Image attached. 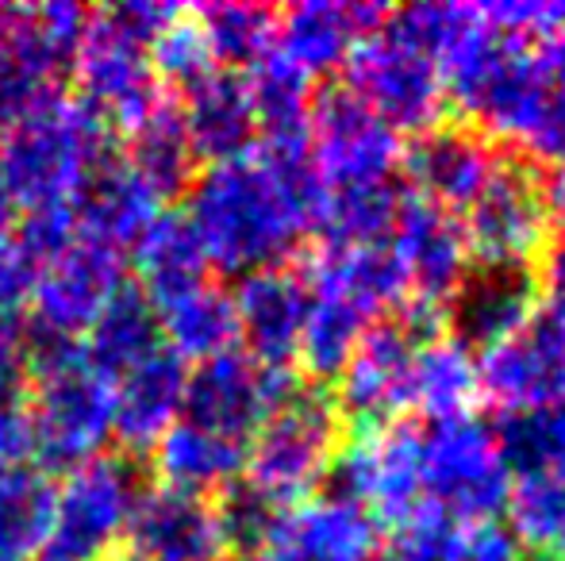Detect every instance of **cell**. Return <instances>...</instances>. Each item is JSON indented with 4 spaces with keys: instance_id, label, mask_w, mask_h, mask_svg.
Segmentation results:
<instances>
[{
    "instance_id": "1",
    "label": "cell",
    "mask_w": 565,
    "mask_h": 561,
    "mask_svg": "<svg viewBox=\"0 0 565 561\" xmlns=\"http://www.w3.org/2000/svg\"><path fill=\"white\" fill-rule=\"evenodd\" d=\"M185 196L209 270L224 278L289 266L323 208L308 142H258L250 154L204 165Z\"/></svg>"
},
{
    "instance_id": "32",
    "label": "cell",
    "mask_w": 565,
    "mask_h": 561,
    "mask_svg": "<svg viewBox=\"0 0 565 561\" xmlns=\"http://www.w3.org/2000/svg\"><path fill=\"white\" fill-rule=\"evenodd\" d=\"M246 97H250L258 142H308V116H312V77L292 66L281 51H269L246 69Z\"/></svg>"
},
{
    "instance_id": "25",
    "label": "cell",
    "mask_w": 565,
    "mask_h": 561,
    "mask_svg": "<svg viewBox=\"0 0 565 561\" xmlns=\"http://www.w3.org/2000/svg\"><path fill=\"white\" fill-rule=\"evenodd\" d=\"M274 542L297 550L305 561H373L381 547V524L362 504L323 493L281 511Z\"/></svg>"
},
{
    "instance_id": "19",
    "label": "cell",
    "mask_w": 565,
    "mask_h": 561,
    "mask_svg": "<svg viewBox=\"0 0 565 561\" xmlns=\"http://www.w3.org/2000/svg\"><path fill=\"white\" fill-rule=\"evenodd\" d=\"M231 296L238 312V338L250 346L246 354L262 366H292L308 315L305 273L289 266L246 273Z\"/></svg>"
},
{
    "instance_id": "52",
    "label": "cell",
    "mask_w": 565,
    "mask_h": 561,
    "mask_svg": "<svg viewBox=\"0 0 565 561\" xmlns=\"http://www.w3.org/2000/svg\"><path fill=\"white\" fill-rule=\"evenodd\" d=\"M15 227V204L4 196V188H0V239H8Z\"/></svg>"
},
{
    "instance_id": "17",
    "label": "cell",
    "mask_w": 565,
    "mask_h": 561,
    "mask_svg": "<svg viewBox=\"0 0 565 561\" xmlns=\"http://www.w3.org/2000/svg\"><path fill=\"white\" fill-rule=\"evenodd\" d=\"M127 542L139 561H220L227 558L224 524L212 496L150 485L127 519Z\"/></svg>"
},
{
    "instance_id": "13",
    "label": "cell",
    "mask_w": 565,
    "mask_h": 561,
    "mask_svg": "<svg viewBox=\"0 0 565 561\" xmlns=\"http://www.w3.org/2000/svg\"><path fill=\"white\" fill-rule=\"evenodd\" d=\"M70 74L77 85L74 97L124 136L166 100V85L150 66L147 46L124 35L105 12L89 15V31L70 62Z\"/></svg>"
},
{
    "instance_id": "48",
    "label": "cell",
    "mask_w": 565,
    "mask_h": 561,
    "mask_svg": "<svg viewBox=\"0 0 565 561\" xmlns=\"http://www.w3.org/2000/svg\"><path fill=\"white\" fill-rule=\"evenodd\" d=\"M20 116L15 100V66H12V4H0V128Z\"/></svg>"
},
{
    "instance_id": "11",
    "label": "cell",
    "mask_w": 565,
    "mask_h": 561,
    "mask_svg": "<svg viewBox=\"0 0 565 561\" xmlns=\"http://www.w3.org/2000/svg\"><path fill=\"white\" fill-rule=\"evenodd\" d=\"M308 158L323 193L388 185L404 162V142L342 85L316 93L308 116Z\"/></svg>"
},
{
    "instance_id": "42",
    "label": "cell",
    "mask_w": 565,
    "mask_h": 561,
    "mask_svg": "<svg viewBox=\"0 0 565 561\" xmlns=\"http://www.w3.org/2000/svg\"><path fill=\"white\" fill-rule=\"evenodd\" d=\"M12 239L20 242L23 255L35 262V270H43L46 262H54V258L77 239L74 204H51V208L23 212L12 227Z\"/></svg>"
},
{
    "instance_id": "7",
    "label": "cell",
    "mask_w": 565,
    "mask_h": 561,
    "mask_svg": "<svg viewBox=\"0 0 565 561\" xmlns=\"http://www.w3.org/2000/svg\"><path fill=\"white\" fill-rule=\"evenodd\" d=\"M473 266H531L551 242V188L531 158L500 154L497 173L458 219Z\"/></svg>"
},
{
    "instance_id": "28",
    "label": "cell",
    "mask_w": 565,
    "mask_h": 561,
    "mask_svg": "<svg viewBox=\"0 0 565 561\" xmlns=\"http://www.w3.org/2000/svg\"><path fill=\"white\" fill-rule=\"evenodd\" d=\"M162 346L158 308L139 284H124L82 335V354L100 377L116 381Z\"/></svg>"
},
{
    "instance_id": "29",
    "label": "cell",
    "mask_w": 565,
    "mask_h": 561,
    "mask_svg": "<svg viewBox=\"0 0 565 561\" xmlns=\"http://www.w3.org/2000/svg\"><path fill=\"white\" fill-rule=\"evenodd\" d=\"M131 262L139 273V289L150 296V304L181 296L209 281V258L189 227L185 212H158V219L139 235L131 247Z\"/></svg>"
},
{
    "instance_id": "18",
    "label": "cell",
    "mask_w": 565,
    "mask_h": 561,
    "mask_svg": "<svg viewBox=\"0 0 565 561\" xmlns=\"http://www.w3.org/2000/svg\"><path fill=\"white\" fill-rule=\"evenodd\" d=\"M500 154L489 136H481L469 123H439V128L416 136L404 150V170H408L412 185L419 196L439 204L443 212H466L477 201L489 177L497 173Z\"/></svg>"
},
{
    "instance_id": "56",
    "label": "cell",
    "mask_w": 565,
    "mask_h": 561,
    "mask_svg": "<svg viewBox=\"0 0 565 561\" xmlns=\"http://www.w3.org/2000/svg\"><path fill=\"white\" fill-rule=\"evenodd\" d=\"M220 561H254V558H243V554H227V558H220Z\"/></svg>"
},
{
    "instance_id": "9",
    "label": "cell",
    "mask_w": 565,
    "mask_h": 561,
    "mask_svg": "<svg viewBox=\"0 0 565 561\" xmlns=\"http://www.w3.org/2000/svg\"><path fill=\"white\" fill-rule=\"evenodd\" d=\"M512 493L492 427L469 420L435 423L424 434V504L450 524H489Z\"/></svg>"
},
{
    "instance_id": "43",
    "label": "cell",
    "mask_w": 565,
    "mask_h": 561,
    "mask_svg": "<svg viewBox=\"0 0 565 561\" xmlns=\"http://www.w3.org/2000/svg\"><path fill=\"white\" fill-rule=\"evenodd\" d=\"M454 561H523L520 542L500 524H466L458 527L454 542Z\"/></svg>"
},
{
    "instance_id": "45",
    "label": "cell",
    "mask_w": 565,
    "mask_h": 561,
    "mask_svg": "<svg viewBox=\"0 0 565 561\" xmlns=\"http://www.w3.org/2000/svg\"><path fill=\"white\" fill-rule=\"evenodd\" d=\"M35 273V262L23 255L12 235L0 239V312H15L20 304H28Z\"/></svg>"
},
{
    "instance_id": "12",
    "label": "cell",
    "mask_w": 565,
    "mask_h": 561,
    "mask_svg": "<svg viewBox=\"0 0 565 561\" xmlns=\"http://www.w3.org/2000/svg\"><path fill=\"white\" fill-rule=\"evenodd\" d=\"M300 389L305 385L292 366H262L246 350H227L189 369L181 420L250 446L258 427Z\"/></svg>"
},
{
    "instance_id": "14",
    "label": "cell",
    "mask_w": 565,
    "mask_h": 561,
    "mask_svg": "<svg viewBox=\"0 0 565 561\" xmlns=\"http://www.w3.org/2000/svg\"><path fill=\"white\" fill-rule=\"evenodd\" d=\"M424 338L396 315L377 320L354 346L350 362L342 366L335 408L342 423L354 427V434L381 431L396 423L412 408V366Z\"/></svg>"
},
{
    "instance_id": "21",
    "label": "cell",
    "mask_w": 565,
    "mask_h": 561,
    "mask_svg": "<svg viewBox=\"0 0 565 561\" xmlns=\"http://www.w3.org/2000/svg\"><path fill=\"white\" fill-rule=\"evenodd\" d=\"M539 300V270L531 266H469L461 289L450 300L454 338L469 350L500 343L531 315Z\"/></svg>"
},
{
    "instance_id": "36",
    "label": "cell",
    "mask_w": 565,
    "mask_h": 561,
    "mask_svg": "<svg viewBox=\"0 0 565 561\" xmlns=\"http://www.w3.org/2000/svg\"><path fill=\"white\" fill-rule=\"evenodd\" d=\"M204 39L212 46V58L220 69H250L258 58H266L277 46V8L269 4H243V0H224V4L196 8Z\"/></svg>"
},
{
    "instance_id": "50",
    "label": "cell",
    "mask_w": 565,
    "mask_h": 561,
    "mask_svg": "<svg viewBox=\"0 0 565 561\" xmlns=\"http://www.w3.org/2000/svg\"><path fill=\"white\" fill-rule=\"evenodd\" d=\"M546 554H565V477H558V485H554V527Z\"/></svg>"
},
{
    "instance_id": "16",
    "label": "cell",
    "mask_w": 565,
    "mask_h": 561,
    "mask_svg": "<svg viewBox=\"0 0 565 561\" xmlns=\"http://www.w3.org/2000/svg\"><path fill=\"white\" fill-rule=\"evenodd\" d=\"M127 284L124 255L100 247L89 239H74L54 262H46L31 284V320L28 327L46 335L74 338L89 331V323L100 315V308Z\"/></svg>"
},
{
    "instance_id": "35",
    "label": "cell",
    "mask_w": 565,
    "mask_h": 561,
    "mask_svg": "<svg viewBox=\"0 0 565 561\" xmlns=\"http://www.w3.org/2000/svg\"><path fill=\"white\" fill-rule=\"evenodd\" d=\"M54 516V485L31 465L0 470V561H31Z\"/></svg>"
},
{
    "instance_id": "33",
    "label": "cell",
    "mask_w": 565,
    "mask_h": 561,
    "mask_svg": "<svg viewBox=\"0 0 565 561\" xmlns=\"http://www.w3.org/2000/svg\"><path fill=\"white\" fill-rule=\"evenodd\" d=\"M370 327L373 320L362 308L350 304V300L335 296V292L308 289V315L297 346V358L305 366V374L312 381H335Z\"/></svg>"
},
{
    "instance_id": "31",
    "label": "cell",
    "mask_w": 565,
    "mask_h": 561,
    "mask_svg": "<svg viewBox=\"0 0 565 561\" xmlns=\"http://www.w3.org/2000/svg\"><path fill=\"white\" fill-rule=\"evenodd\" d=\"M124 162L154 188L158 196H181L189 193L193 177L201 173V162L193 154V142L185 136L178 100L166 97L147 120H139L127 131Z\"/></svg>"
},
{
    "instance_id": "44",
    "label": "cell",
    "mask_w": 565,
    "mask_h": 561,
    "mask_svg": "<svg viewBox=\"0 0 565 561\" xmlns=\"http://www.w3.org/2000/svg\"><path fill=\"white\" fill-rule=\"evenodd\" d=\"M185 8L178 4H162V0H127V4H116V8H105V15L116 23L124 35H131L135 43L150 46L154 43L158 31L170 28Z\"/></svg>"
},
{
    "instance_id": "8",
    "label": "cell",
    "mask_w": 565,
    "mask_h": 561,
    "mask_svg": "<svg viewBox=\"0 0 565 561\" xmlns=\"http://www.w3.org/2000/svg\"><path fill=\"white\" fill-rule=\"evenodd\" d=\"M342 89L354 93L370 112H377L388 128L424 131L439 128L447 112V89H443L439 66L431 54L404 43L388 28L365 35L342 62Z\"/></svg>"
},
{
    "instance_id": "54",
    "label": "cell",
    "mask_w": 565,
    "mask_h": 561,
    "mask_svg": "<svg viewBox=\"0 0 565 561\" xmlns=\"http://www.w3.org/2000/svg\"><path fill=\"white\" fill-rule=\"evenodd\" d=\"M100 561H139V558H135L131 550H113V554H108V558H100Z\"/></svg>"
},
{
    "instance_id": "22",
    "label": "cell",
    "mask_w": 565,
    "mask_h": 561,
    "mask_svg": "<svg viewBox=\"0 0 565 561\" xmlns=\"http://www.w3.org/2000/svg\"><path fill=\"white\" fill-rule=\"evenodd\" d=\"M162 212V196L124 162V158H108L77 193L74 201V219H77V239L100 242V247L131 250L139 242V235Z\"/></svg>"
},
{
    "instance_id": "2",
    "label": "cell",
    "mask_w": 565,
    "mask_h": 561,
    "mask_svg": "<svg viewBox=\"0 0 565 561\" xmlns=\"http://www.w3.org/2000/svg\"><path fill=\"white\" fill-rule=\"evenodd\" d=\"M113 158V128L77 97L58 93L0 128V188L15 208L74 204Z\"/></svg>"
},
{
    "instance_id": "30",
    "label": "cell",
    "mask_w": 565,
    "mask_h": 561,
    "mask_svg": "<svg viewBox=\"0 0 565 561\" xmlns=\"http://www.w3.org/2000/svg\"><path fill=\"white\" fill-rule=\"evenodd\" d=\"M477 400H481V381H477L473 350L443 331L427 338L412 366V408L431 423H454L469 420Z\"/></svg>"
},
{
    "instance_id": "24",
    "label": "cell",
    "mask_w": 565,
    "mask_h": 561,
    "mask_svg": "<svg viewBox=\"0 0 565 561\" xmlns=\"http://www.w3.org/2000/svg\"><path fill=\"white\" fill-rule=\"evenodd\" d=\"M189 366L158 346L150 358L116 377V439L127 450H150L185 412Z\"/></svg>"
},
{
    "instance_id": "39",
    "label": "cell",
    "mask_w": 565,
    "mask_h": 561,
    "mask_svg": "<svg viewBox=\"0 0 565 561\" xmlns=\"http://www.w3.org/2000/svg\"><path fill=\"white\" fill-rule=\"evenodd\" d=\"M216 511H220V524H224L227 550H243V558L250 550L262 554L274 542L277 524H281V508H274L266 496L254 493L246 481H235V485H227L220 493Z\"/></svg>"
},
{
    "instance_id": "26",
    "label": "cell",
    "mask_w": 565,
    "mask_h": 561,
    "mask_svg": "<svg viewBox=\"0 0 565 561\" xmlns=\"http://www.w3.org/2000/svg\"><path fill=\"white\" fill-rule=\"evenodd\" d=\"M154 454L158 485L181 488V493L212 496L224 493L227 485L243 481L246 470V442L224 439L201 423L178 420L162 439L150 446Z\"/></svg>"
},
{
    "instance_id": "20",
    "label": "cell",
    "mask_w": 565,
    "mask_h": 561,
    "mask_svg": "<svg viewBox=\"0 0 565 561\" xmlns=\"http://www.w3.org/2000/svg\"><path fill=\"white\" fill-rule=\"evenodd\" d=\"M393 8L385 4H331L305 0L277 12V51L308 77L331 74L365 35L385 28Z\"/></svg>"
},
{
    "instance_id": "5",
    "label": "cell",
    "mask_w": 565,
    "mask_h": 561,
    "mask_svg": "<svg viewBox=\"0 0 565 561\" xmlns=\"http://www.w3.org/2000/svg\"><path fill=\"white\" fill-rule=\"evenodd\" d=\"M35 397L28 404L31 457L46 473L93 462L116 439V385L85 362V354L58 362L31 377Z\"/></svg>"
},
{
    "instance_id": "46",
    "label": "cell",
    "mask_w": 565,
    "mask_h": 561,
    "mask_svg": "<svg viewBox=\"0 0 565 561\" xmlns=\"http://www.w3.org/2000/svg\"><path fill=\"white\" fill-rule=\"evenodd\" d=\"M31 457V420L20 397L0 400V470L28 465Z\"/></svg>"
},
{
    "instance_id": "37",
    "label": "cell",
    "mask_w": 565,
    "mask_h": 561,
    "mask_svg": "<svg viewBox=\"0 0 565 561\" xmlns=\"http://www.w3.org/2000/svg\"><path fill=\"white\" fill-rule=\"evenodd\" d=\"M401 201L404 196L396 193L393 181L365 188H335V193H323L316 231L323 235V247H377L393 231Z\"/></svg>"
},
{
    "instance_id": "34",
    "label": "cell",
    "mask_w": 565,
    "mask_h": 561,
    "mask_svg": "<svg viewBox=\"0 0 565 561\" xmlns=\"http://www.w3.org/2000/svg\"><path fill=\"white\" fill-rule=\"evenodd\" d=\"M492 434L512 481L565 477V408L504 412Z\"/></svg>"
},
{
    "instance_id": "51",
    "label": "cell",
    "mask_w": 565,
    "mask_h": 561,
    "mask_svg": "<svg viewBox=\"0 0 565 561\" xmlns=\"http://www.w3.org/2000/svg\"><path fill=\"white\" fill-rule=\"evenodd\" d=\"M551 216L562 224V231H565V170H562V177H558V185L551 188Z\"/></svg>"
},
{
    "instance_id": "4",
    "label": "cell",
    "mask_w": 565,
    "mask_h": 561,
    "mask_svg": "<svg viewBox=\"0 0 565 561\" xmlns=\"http://www.w3.org/2000/svg\"><path fill=\"white\" fill-rule=\"evenodd\" d=\"M342 442H347V423L335 400L320 389H300L250 439L243 481L274 508L289 511L312 500L316 488L328 481Z\"/></svg>"
},
{
    "instance_id": "49",
    "label": "cell",
    "mask_w": 565,
    "mask_h": 561,
    "mask_svg": "<svg viewBox=\"0 0 565 561\" xmlns=\"http://www.w3.org/2000/svg\"><path fill=\"white\" fill-rule=\"evenodd\" d=\"M535 62H539V74H543L546 89H551V97L565 100V28L539 43Z\"/></svg>"
},
{
    "instance_id": "27",
    "label": "cell",
    "mask_w": 565,
    "mask_h": 561,
    "mask_svg": "<svg viewBox=\"0 0 565 561\" xmlns=\"http://www.w3.org/2000/svg\"><path fill=\"white\" fill-rule=\"evenodd\" d=\"M158 331L170 354L181 362H209L227 350H238V312L231 289L204 281L181 296L158 304Z\"/></svg>"
},
{
    "instance_id": "3",
    "label": "cell",
    "mask_w": 565,
    "mask_h": 561,
    "mask_svg": "<svg viewBox=\"0 0 565 561\" xmlns=\"http://www.w3.org/2000/svg\"><path fill=\"white\" fill-rule=\"evenodd\" d=\"M481 397L504 412L565 408V247L551 250L539 273V300L531 315L484 346L477 358Z\"/></svg>"
},
{
    "instance_id": "47",
    "label": "cell",
    "mask_w": 565,
    "mask_h": 561,
    "mask_svg": "<svg viewBox=\"0 0 565 561\" xmlns=\"http://www.w3.org/2000/svg\"><path fill=\"white\" fill-rule=\"evenodd\" d=\"M23 377V320L15 312H0V400L20 397Z\"/></svg>"
},
{
    "instance_id": "15",
    "label": "cell",
    "mask_w": 565,
    "mask_h": 561,
    "mask_svg": "<svg viewBox=\"0 0 565 561\" xmlns=\"http://www.w3.org/2000/svg\"><path fill=\"white\" fill-rule=\"evenodd\" d=\"M388 250H393L404 289H408L404 304H416L443 320L450 312L454 292L461 289L469 266H473L458 216L443 212L424 196H404Z\"/></svg>"
},
{
    "instance_id": "53",
    "label": "cell",
    "mask_w": 565,
    "mask_h": 561,
    "mask_svg": "<svg viewBox=\"0 0 565 561\" xmlns=\"http://www.w3.org/2000/svg\"><path fill=\"white\" fill-rule=\"evenodd\" d=\"M254 561H305V558H300V554H297V550L281 547V542H269V547H266V550H262V554H258V558H254Z\"/></svg>"
},
{
    "instance_id": "10",
    "label": "cell",
    "mask_w": 565,
    "mask_h": 561,
    "mask_svg": "<svg viewBox=\"0 0 565 561\" xmlns=\"http://www.w3.org/2000/svg\"><path fill=\"white\" fill-rule=\"evenodd\" d=\"M328 485L331 496L362 504L381 527H401L424 504V431L396 420L354 434L339 446Z\"/></svg>"
},
{
    "instance_id": "55",
    "label": "cell",
    "mask_w": 565,
    "mask_h": 561,
    "mask_svg": "<svg viewBox=\"0 0 565 561\" xmlns=\"http://www.w3.org/2000/svg\"><path fill=\"white\" fill-rule=\"evenodd\" d=\"M531 561H565V554H535Z\"/></svg>"
},
{
    "instance_id": "38",
    "label": "cell",
    "mask_w": 565,
    "mask_h": 561,
    "mask_svg": "<svg viewBox=\"0 0 565 561\" xmlns=\"http://www.w3.org/2000/svg\"><path fill=\"white\" fill-rule=\"evenodd\" d=\"M147 54H150V66H154L158 82L181 93L201 82V77H209L212 69H220L193 12H181L170 28L158 31L154 43L147 46Z\"/></svg>"
},
{
    "instance_id": "41",
    "label": "cell",
    "mask_w": 565,
    "mask_h": 561,
    "mask_svg": "<svg viewBox=\"0 0 565 561\" xmlns=\"http://www.w3.org/2000/svg\"><path fill=\"white\" fill-rule=\"evenodd\" d=\"M458 527L431 504H419L401 527H393V558L388 561H454Z\"/></svg>"
},
{
    "instance_id": "40",
    "label": "cell",
    "mask_w": 565,
    "mask_h": 561,
    "mask_svg": "<svg viewBox=\"0 0 565 561\" xmlns=\"http://www.w3.org/2000/svg\"><path fill=\"white\" fill-rule=\"evenodd\" d=\"M477 15L497 35L515 43H543L565 28V0H504V4H473Z\"/></svg>"
},
{
    "instance_id": "23",
    "label": "cell",
    "mask_w": 565,
    "mask_h": 561,
    "mask_svg": "<svg viewBox=\"0 0 565 561\" xmlns=\"http://www.w3.org/2000/svg\"><path fill=\"white\" fill-rule=\"evenodd\" d=\"M178 108L196 162H231L258 147V120L246 97V82L231 69H212L209 77L189 85Z\"/></svg>"
},
{
    "instance_id": "6",
    "label": "cell",
    "mask_w": 565,
    "mask_h": 561,
    "mask_svg": "<svg viewBox=\"0 0 565 561\" xmlns=\"http://www.w3.org/2000/svg\"><path fill=\"white\" fill-rule=\"evenodd\" d=\"M142 493V473L131 457L100 454L77 465L54 488V516L31 561H100L127 535V519Z\"/></svg>"
}]
</instances>
